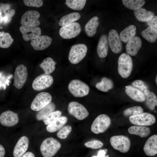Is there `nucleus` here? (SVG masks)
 Returning <instances> with one entry per match:
<instances>
[{"label":"nucleus","instance_id":"4468645a","mask_svg":"<svg viewBox=\"0 0 157 157\" xmlns=\"http://www.w3.org/2000/svg\"><path fill=\"white\" fill-rule=\"evenodd\" d=\"M109 45L114 53H120L122 49V44L117 31L114 29L110 30L108 37Z\"/></svg>","mask_w":157,"mask_h":157},{"label":"nucleus","instance_id":"a18cd8bd","mask_svg":"<svg viewBox=\"0 0 157 157\" xmlns=\"http://www.w3.org/2000/svg\"><path fill=\"white\" fill-rule=\"evenodd\" d=\"M12 17L9 13H6L3 16V23L6 24L10 22L11 20Z\"/></svg>","mask_w":157,"mask_h":157},{"label":"nucleus","instance_id":"c9c22d12","mask_svg":"<svg viewBox=\"0 0 157 157\" xmlns=\"http://www.w3.org/2000/svg\"><path fill=\"white\" fill-rule=\"evenodd\" d=\"M86 0H66L65 4L71 9L74 10H81L84 7Z\"/></svg>","mask_w":157,"mask_h":157},{"label":"nucleus","instance_id":"39448f33","mask_svg":"<svg viewBox=\"0 0 157 157\" xmlns=\"http://www.w3.org/2000/svg\"><path fill=\"white\" fill-rule=\"evenodd\" d=\"M87 50V46L84 44H78L73 45L69 53V61L73 64L78 63L85 56Z\"/></svg>","mask_w":157,"mask_h":157},{"label":"nucleus","instance_id":"c85d7f7f","mask_svg":"<svg viewBox=\"0 0 157 157\" xmlns=\"http://www.w3.org/2000/svg\"><path fill=\"white\" fill-rule=\"evenodd\" d=\"M56 63L51 58L48 57L44 59L40 64V67L43 70L44 74H49L55 69Z\"/></svg>","mask_w":157,"mask_h":157},{"label":"nucleus","instance_id":"f3484780","mask_svg":"<svg viewBox=\"0 0 157 157\" xmlns=\"http://www.w3.org/2000/svg\"><path fill=\"white\" fill-rule=\"evenodd\" d=\"M52 38L47 35H40L31 40V45L33 49L36 50H44L51 44Z\"/></svg>","mask_w":157,"mask_h":157},{"label":"nucleus","instance_id":"f704fd0d","mask_svg":"<svg viewBox=\"0 0 157 157\" xmlns=\"http://www.w3.org/2000/svg\"><path fill=\"white\" fill-rule=\"evenodd\" d=\"M13 41V39L9 33L0 31V47L8 48Z\"/></svg>","mask_w":157,"mask_h":157},{"label":"nucleus","instance_id":"393cba45","mask_svg":"<svg viewBox=\"0 0 157 157\" xmlns=\"http://www.w3.org/2000/svg\"><path fill=\"white\" fill-rule=\"evenodd\" d=\"M67 121V117L64 116L60 117L47 125V130L50 133L56 132L61 128Z\"/></svg>","mask_w":157,"mask_h":157},{"label":"nucleus","instance_id":"58836bf2","mask_svg":"<svg viewBox=\"0 0 157 157\" xmlns=\"http://www.w3.org/2000/svg\"><path fill=\"white\" fill-rule=\"evenodd\" d=\"M61 114L60 111H54L45 117L43 119V122L45 125H48L60 117Z\"/></svg>","mask_w":157,"mask_h":157},{"label":"nucleus","instance_id":"ddd939ff","mask_svg":"<svg viewBox=\"0 0 157 157\" xmlns=\"http://www.w3.org/2000/svg\"><path fill=\"white\" fill-rule=\"evenodd\" d=\"M40 15L35 10H29L25 12L22 15L20 23L22 25L31 27L38 26L40 22L38 19Z\"/></svg>","mask_w":157,"mask_h":157},{"label":"nucleus","instance_id":"de8ad7c7","mask_svg":"<svg viewBox=\"0 0 157 157\" xmlns=\"http://www.w3.org/2000/svg\"><path fill=\"white\" fill-rule=\"evenodd\" d=\"M10 7V5L8 4L1 3L0 4V8L1 10H2L3 11L5 14L6 13V11L9 9Z\"/></svg>","mask_w":157,"mask_h":157},{"label":"nucleus","instance_id":"ea45409f","mask_svg":"<svg viewBox=\"0 0 157 157\" xmlns=\"http://www.w3.org/2000/svg\"><path fill=\"white\" fill-rule=\"evenodd\" d=\"M72 130V127L69 125L63 126L57 133V136L61 139H65L67 137Z\"/></svg>","mask_w":157,"mask_h":157},{"label":"nucleus","instance_id":"4c0bfd02","mask_svg":"<svg viewBox=\"0 0 157 157\" xmlns=\"http://www.w3.org/2000/svg\"><path fill=\"white\" fill-rule=\"evenodd\" d=\"M143 112V108L140 106H135L128 108L124 110L123 115L126 117L135 116Z\"/></svg>","mask_w":157,"mask_h":157},{"label":"nucleus","instance_id":"dca6fc26","mask_svg":"<svg viewBox=\"0 0 157 157\" xmlns=\"http://www.w3.org/2000/svg\"><path fill=\"white\" fill-rule=\"evenodd\" d=\"M23 39L26 41L32 40L41 35V30L38 26L31 27L22 25L19 27Z\"/></svg>","mask_w":157,"mask_h":157},{"label":"nucleus","instance_id":"f257e3e1","mask_svg":"<svg viewBox=\"0 0 157 157\" xmlns=\"http://www.w3.org/2000/svg\"><path fill=\"white\" fill-rule=\"evenodd\" d=\"M61 143L56 139L49 137L45 139L40 146V152L44 157H52L60 149Z\"/></svg>","mask_w":157,"mask_h":157},{"label":"nucleus","instance_id":"7c9ffc66","mask_svg":"<svg viewBox=\"0 0 157 157\" xmlns=\"http://www.w3.org/2000/svg\"><path fill=\"white\" fill-rule=\"evenodd\" d=\"M81 17L80 14L78 12L70 13L63 16L60 19L58 24L62 26L71 24L79 19Z\"/></svg>","mask_w":157,"mask_h":157},{"label":"nucleus","instance_id":"a211bd4d","mask_svg":"<svg viewBox=\"0 0 157 157\" xmlns=\"http://www.w3.org/2000/svg\"><path fill=\"white\" fill-rule=\"evenodd\" d=\"M29 143V139L27 136L21 137L14 148L13 153L14 157H22L27 150Z\"/></svg>","mask_w":157,"mask_h":157},{"label":"nucleus","instance_id":"79ce46f5","mask_svg":"<svg viewBox=\"0 0 157 157\" xmlns=\"http://www.w3.org/2000/svg\"><path fill=\"white\" fill-rule=\"evenodd\" d=\"M23 2L25 5L29 7H40L43 4L42 0H24Z\"/></svg>","mask_w":157,"mask_h":157},{"label":"nucleus","instance_id":"4be33fe9","mask_svg":"<svg viewBox=\"0 0 157 157\" xmlns=\"http://www.w3.org/2000/svg\"><path fill=\"white\" fill-rule=\"evenodd\" d=\"M125 92L130 98L136 101L143 102L145 100L144 93L140 90L132 86H126Z\"/></svg>","mask_w":157,"mask_h":157},{"label":"nucleus","instance_id":"09e8293b","mask_svg":"<svg viewBox=\"0 0 157 157\" xmlns=\"http://www.w3.org/2000/svg\"><path fill=\"white\" fill-rule=\"evenodd\" d=\"M5 154V150L3 147L0 144V157H4Z\"/></svg>","mask_w":157,"mask_h":157},{"label":"nucleus","instance_id":"3c124183","mask_svg":"<svg viewBox=\"0 0 157 157\" xmlns=\"http://www.w3.org/2000/svg\"><path fill=\"white\" fill-rule=\"evenodd\" d=\"M11 17H13L15 13V10L13 9L11 10L10 13H9Z\"/></svg>","mask_w":157,"mask_h":157},{"label":"nucleus","instance_id":"473e14b6","mask_svg":"<svg viewBox=\"0 0 157 157\" xmlns=\"http://www.w3.org/2000/svg\"><path fill=\"white\" fill-rule=\"evenodd\" d=\"M55 108V104L53 102H51L38 111L36 115V119L38 120L43 119L48 115L54 111Z\"/></svg>","mask_w":157,"mask_h":157},{"label":"nucleus","instance_id":"9d476101","mask_svg":"<svg viewBox=\"0 0 157 157\" xmlns=\"http://www.w3.org/2000/svg\"><path fill=\"white\" fill-rule=\"evenodd\" d=\"M130 122L135 125L148 126L154 124L156 122V118L152 114L147 112L131 116L129 117Z\"/></svg>","mask_w":157,"mask_h":157},{"label":"nucleus","instance_id":"9b49d317","mask_svg":"<svg viewBox=\"0 0 157 157\" xmlns=\"http://www.w3.org/2000/svg\"><path fill=\"white\" fill-rule=\"evenodd\" d=\"M53 82V79L51 75L42 74L38 76L34 80L32 87L35 90L40 91L49 87Z\"/></svg>","mask_w":157,"mask_h":157},{"label":"nucleus","instance_id":"f8f14e48","mask_svg":"<svg viewBox=\"0 0 157 157\" xmlns=\"http://www.w3.org/2000/svg\"><path fill=\"white\" fill-rule=\"evenodd\" d=\"M27 77L26 67L23 64L18 65L15 71L13 85L18 89L22 88L26 82Z\"/></svg>","mask_w":157,"mask_h":157},{"label":"nucleus","instance_id":"864d4df0","mask_svg":"<svg viewBox=\"0 0 157 157\" xmlns=\"http://www.w3.org/2000/svg\"><path fill=\"white\" fill-rule=\"evenodd\" d=\"M0 28H1V26H0Z\"/></svg>","mask_w":157,"mask_h":157},{"label":"nucleus","instance_id":"cd10ccee","mask_svg":"<svg viewBox=\"0 0 157 157\" xmlns=\"http://www.w3.org/2000/svg\"><path fill=\"white\" fill-rule=\"evenodd\" d=\"M145 96V103L147 107L150 110H153L157 105V97L153 92L147 89L144 91Z\"/></svg>","mask_w":157,"mask_h":157},{"label":"nucleus","instance_id":"0eeeda50","mask_svg":"<svg viewBox=\"0 0 157 157\" xmlns=\"http://www.w3.org/2000/svg\"><path fill=\"white\" fill-rule=\"evenodd\" d=\"M81 30L80 24L77 22H74L61 27L59 30V34L63 39H70L78 35Z\"/></svg>","mask_w":157,"mask_h":157},{"label":"nucleus","instance_id":"20e7f679","mask_svg":"<svg viewBox=\"0 0 157 157\" xmlns=\"http://www.w3.org/2000/svg\"><path fill=\"white\" fill-rule=\"evenodd\" d=\"M68 90L75 97H81L87 95L89 93L90 88L88 85L79 79H74L69 83Z\"/></svg>","mask_w":157,"mask_h":157},{"label":"nucleus","instance_id":"2eb2a0df","mask_svg":"<svg viewBox=\"0 0 157 157\" xmlns=\"http://www.w3.org/2000/svg\"><path fill=\"white\" fill-rule=\"evenodd\" d=\"M19 121L17 114L11 110L4 111L0 115V123L4 126H13L17 124Z\"/></svg>","mask_w":157,"mask_h":157},{"label":"nucleus","instance_id":"423d86ee","mask_svg":"<svg viewBox=\"0 0 157 157\" xmlns=\"http://www.w3.org/2000/svg\"><path fill=\"white\" fill-rule=\"evenodd\" d=\"M110 142L113 149L122 153L127 152L130 149L131 144L129 138L126 136L122 135L112 136L110 139Z\"/></svg>","mask_w":157,"mask_h":157},{"label":"nucleus","instance_id":"b1692460","mask_svg":"<svg viewBox=\"0 0 157 157\" xmlns=\"http://www.w3.org/2000/svg\"><path fill=\"white\" fill-rule=\"evenodd\" d=\"M134 14L137 20L142 22H147L151 19L154 15L153 12L142 8L134 10Z\"/></svg>","mask_w":157,"mask_h":157},{"label":"nucleus","instance_id":"72a5a7b5","mask_svg":"<svg viewBox=\"0 0 157 157\" xmlns=\"http://www.w3.org/2000/svg\"><path fill=\"white\" fill-rule=\"evenodd\" d=\"M122 1L126 8L134 10L142 8L145 3L144 0H122Z\"/></svg>","mask_w":157,"mask_h":157},{"label":"nucleus","instance_id":"bb28decb","mask_svg":"<svg viewBox=\"0 0 157 157\" xmlns=\"http://www.w3.org/2000/svg\"><path fill=\"white\" fill-rule=\"evenodd\" d=\"M136 28L133 25H131L122 31L119 34V37L125 43H127L133 37L135 34Z\"/></svg>","mask_w":157,"mask_h":157},{"label":"nucleus","instance_id":"1a4fd4ad","mask_svg":"<svg viewBox=\"0 0 157 157\" xmlns=\"http://www.w3.org/2000/svg\"><path fill=\"white\" fill-rule=\"evenodd\" d=\"M52 97L50 94L46 92H42L38 94L32 101L30 106L31 110L39 111L50 103Z\"/></svg>","mask_w":157,"mask_h":157},{"label":"nucleus","instance_id":"c756f323","mask_svg":"<svg viewBox=\"0 0 157 157\" xmlns=\"http://www.w3.org/2000/svg\"><path fill=\"white\" fill-rule=\"evenodd\" d=\"M142 37L151 43L155 42L157 38V30L153 27L148 26L141 32Z\"/></svg>","mask_w":157,"mask_h":157},{"label":"nucleus","instance_id":"aec40b11","mask_svg":"<svg viewBox=\"0 0 157 157\" xmlns=\"http://www.w3.org/2000/svg\"><path fill=\"white\" fill-rule=\"evenodd\" d=\"M143 150L145 154L149 156H154L157 154V135L150 137L145 142Z\"/></svg>","mask_w":157,"mask_h":157},{"label":"nucleus","instance_id":"c03bdc74","mask_svg":"<svg viewBox=\"0 0 157 157\" xmlns=\"http://www.w3.org/2000/svg\"><path fill=\"white\" fill-rule=\"evenodd\" d=\"M147 22L149 26L153 27L156 29L157 28V16L154 15L152 18Z\"/></svg>","mask_w":157,"mask_h":157},{"label":"nucleus","instance_id":"49530a36","mask_svg":"<svg viewBox=\"0 0 157 157\" xmlns=\"http://www.w3.org/2000/svg\"><path fill=\"white\" fill-rule=\"evenodd\" d=\"M107 151V150L106 149L99 150L98 152L97 156H93L92 157H108V155L106 156H105Z\"/></svg>","mask_w":157,"mask_h":157},{"label":"nucleus","instance_id":"2f4dec72","mask_svg":"<svg viewBox=\"0 0 157 157\" xmlns=\"http://www.w3.org/2000/svg\"><path fill=\"white\" fill-rule=\"evenodd\" d=\"M95 86L99 90L107 92L113 88V83L110 79L103 77L101 78V81L96 83Z\"/></svg>","mask_w":157,"mask_h":157},{"label":"nucleus","instance_id":"8fccbe9b","mask_svg":"<svg viewBox=\"0 0 157 157\" xmlns=\"http://www.w3.org/2000/svg\"><path fill=\"white\" fill-rule=\"evenodd\" d=\"M22 157H35V156L33 153L28 151L25 153Z\"/></svg>","mask_w":157,"mask_h":157},{"label":"nucleus","instance_id":"7ed1b4c3","mask_svg":"<svg viewBox=\"0 0 157 157\" xmlns=\"http://www.w3.org/2000/svg\"><path fill=\"white\" fill-rule=\"evenodd\" d=\"M111 123V119L108 115L100 114L93 121L91 126V130L96 134L103 133L109 128Z\"/></svg>","mask_w":157,"mask_h":157},{"label":"nucleus","instance_id":"e433bc0d","mask_svg":"<svg viewBox=\"0 0 157 157\" xmlns=\"http://www.w3.org/2000/svg\"><path fill=\"white\" fill-rule=\"evenodd\" d=\"M13 75L11 74H7L3 72H0V90H5L9 85L10 80L13 78Z\"/></svg>","mask_w":157,"mask_h":157},{"label":"nucleus","instance_id":"5701e85b","mask_svg":"<svg viewBox=\"0 0 157 157\" xmlns=\"http://www.w3.org/2000/svg\"><path fill=\"white\" fill-rule=\"evenodd\" d=\"M99 19L98 17L94 16L86 24L85 27V30L88 36L92 37L96 33L97 29L99 24Z\"/></svg>","mask_w":157,"mask_h":157},{"label":"nucleus","instance_id":"412c9836","mask_svg":"<svg viewBox=\"0 0 157 157\" xmlns=\"http://www.w3.org/2000/svg\"><path fill=\"white\" fill-rule=\"evenodd\" d=\"M109 48L108 37L105 34L102 35L99 40L97 47V52L100 58L106 57L108 54Z\"/></svg>","mask_w":157,"mask_h":157},{"label":"nucleus","instance_id":"6e6552de","mask_svg":"<svg viewBox=\"0 0 157 157\" xmlns=\"http://www.w3.org/2000/svg\"><path fill=\"white\" fill-rule=\"evenodd\" d=\"M67 111L69 114L79 120L84 119L89 115L86 108L82 104L76 101H72L69 104Z\"/></svg>","mask_w":157,"mask_h":157},{"label":"nucleus","instance_id":"37998d69","mask_svg":"<svg viewBox=\"0 0 157 157\" xmlns=\"http://www.w3.org/2000/svg\"><path fill=\"white\" fill-rule=\"evenodd\" d=\"M132 85L138 88L140 90L144 91L147 89V87L144 84V82L140 80L134 81L132 84Z\"/></svg>","mask_w":157,"mask_h":157},{"label":"nucleus","instance_id":"603ef678","mask_svg":"<svg viewBox=\"0 0 157 157\" xmlns=\"http://www.w3.org/2000/svg\"><path fill=\"white\" fill-rule=\"evenodd\" d=\"M157 76H156V79H155L156 83V84H157Z\"/></svg>","mask_w":157,"mask_h":157},{"label":"nucleus","instance_id":"f03ea898","mask_svg":"<svg viewBox=\"0 0 157 157\" xmlns=\"http://www.w3.org/2000/svg\"><path fill=\"white\" fill-rule=\"evenodd\" d=\"M133 67V60L130 56L126 53L122 54L118 61L119 74L122 78H127L131 75Z\"/></svg>","mask_w":157,"mask_h":157},{"label":"nucleus","instance_id":"a878e982","mask_svg":"<svg viewBox=\"0 0 157 157\" xmlns=\"http://www.w3.org/2000/svg\"><path fill=\"white\" fill-rule=\"evenodd\" d=\"M129 133L140 136L142 138L147 136L151 133L150 129L147 127L141 126H133L128 129Z\"/></svg>","mask_w":157,"mask_h":157},{"label":"nucleus","instance_id":"a19ab883","mask_svg":"<svg viewBox=\"0 0 157 157\" xmlns=\"http://www.w3.org/2000/svg\"><path fill=\"white\" fill-rule=\"evenodd\" d=\"M87 147L93 149H97L102 148L103 145V143L101 141L98 140H93L88 141L84 144Z\"/></svg>","mask_w":157,"mask_h":157},{"label":"nucleus","instance_id":"6ab92c4d","mask_svg":"<svg viewBox=\"0 0 157 157\" xmlns=\"http://www.w3.org/2000/svg\"><path fill=\"white\" fill-rule=\"evenodd\" d=\"M142 46L140 38L134 36L126 44V48L127 54L131 56H135L137 53Z\"/></svg>","mask_w":157,"mask_h":157}]
</instances>
